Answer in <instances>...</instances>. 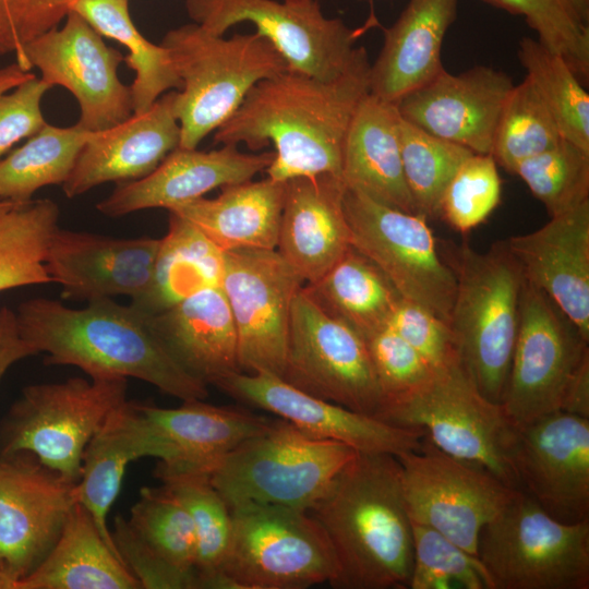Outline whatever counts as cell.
I'll return each instance as SVG.
<instances>
[{"instance_id":"28","label":"cell","mask_w":589,"mask_h":589,"mask_svg":"<svg viewBox=\"0 0 589 589\" xmlns=\"http://www.w3.org/2000/svg\"><path fill=\"white\" fill-rule=\"evenodd\" d=\"M459 0H408L383 29V46L370 67V94L397 104L445 69L441 50L457 17Z\"/></svg>"},{"instance_id":"47","label":"cell","mask_w":589,"mask_h":589,"mask_svg":"<svg viewBox=\"0 0 589 589\" xmlns=\"http://www.w3.org/2000/svg\"><path fill=\"white\" fill-rule=\"evenodd\" d=\"M501 200V178L491 154H471L447 184L440 217L465 233L482 224Z\"/></svg>"},{"instance_id":"52","label":"cell","mask_w":589,"mask_h":589,"mask_svg":"<svg viewBox=\"0 0 589 589\" xmlns=\"http://www.w3.org/2000/svg\"><path fill=\"white\" fill-rule=\"evenodd\" d=\"M49 88V84L33 75L0 95V159L15 143L32 137L47 124L40 104Z\"/></svg>"},{"instance_id":"18","label":"cell","mask_w":589,"mask_h":589,"mask_svg":"<svg viewBox=\"0 0 589 589\" xmlns=\"http://www.w3.org/2000/svg\"><path fill=\"white\" fill-rule=\"evenodd\" d=\"M509 461L518 490L550 516L589 520V418L556 411L517 426Z\"/></svg>"},{"instance_id":"21","label":"cell","mask_w":589,"mask_h":589,"mask_svg":"<svg viewBox=\"0 0 589 589\" xmlns=\"http://www.w3.org/2000/svg\"><path fill=\"white\" fill-rule=\"evenodd\" d=\"M508 74L476 65L453 74L444 70L404 96L399 116L442 140L474 154H491L496 127L514 87Z\"/></svg>"},{"instance_id":"12","label":"cell","mask_w":589,"mask_h":589,"mask_svg":"<svg viewBox=\"0 0 589 589\" xmlns=\"http://www.w3.org/2000/svg\"><path fill=\"white\" fill-rule=\"evenodd\" d=\"M589 365V339L541 289L524 281L519 326L501 405L516 425L562 411L567 390Z\"/></svg>"},{"instance_id":"30","label":"cell","mask_w":589,"mask_h":589,"mask_svg":"<svg viewBox=\"0 0 589 589\" xmlns=\"http://www.w3.org/2000/svg\"><path fill=\"white\" fill-rule=\"evenodd\" d=\"M193 399L177 408L140 402V407L175 453L171 464L182 471L208 473L230 452L265 431L275 419L238 407L214 406Z\"/></svg>"},{"instance_id":"26","label":"cell","mask_w":589,"mask_h":589,"mask_svg":"<svg viewBox=\"0 0 589 589\" xmlns=\"http://www.w3.org/2000/svg\"><path fill=\"white\" fill-rule=\"evenodd\" d=\"M346 185L332 175L285 181L277 251L304 284L320 279L351 247Z\"/></svg>"},{"instance_id":"44","label":"cell","mask_w":589,"mask_h":589,"mask_svg":"<svg viewBox=\"0 0 589 589\" xmlns=\"http://www.w3.org/2000/svg\"><path fill=\"white\" fill-rule=\"evenodd\" d=\"M128 520L164 561L182 572L195 573L194 526L183 504L167 488L143 486Z\"/></svg>"},{"instance_id":"15","label":"cell","mask_w":589,"mask_h":589,"mask_svg":"<svg viewBox=\"0 0 589 589\" xmlns=\"http://www.w3.org/2000/svg\"><path fill=\"white\" fill-rule=\"evenodd\" d=\"M281 378L316 397L376 418L384 404L365 339L324 312L304 287L293 302Z\"/></svg>"},{"instance_id":"51","label":"cell","mask_w":589,"mask_h":589,"mask_svg":"<svg viewBox=\"0 0 589 589\" xmlns=\"http://www.w3.org/2000/svg\"><path fill=\"white\" fill-rule=\"evenodd\" d=\"M111 536L120 558L141 588L195 589V573L182 572L164 561L139 537L124 517H115Z\"/></svg>"},{"instance_id":"46","label":"cell","mask_w":589,"mask_h":589,"mask_svg":"<svg viewBox=\"0 0 589 589\" xmlns=\"http://www.w3.org/2000/svg\"><path fill=\"white\" fill-rule=\"evenodd\" d=\"M413 567L410 589H444L458 584L466 589H490L480 560L441 532L411 521Z\"/></svg>"},{"instance_id":"37","label":"cell","mask_w":589,"mask_h":589,"mask_svg":"<svg viewBox=\"0 0 589 589\" xmlns=\"http://www.w3.org/2000/svg\"><path fill=\"white\" fill-rule=\"evenodd\" d=\"M60 211L48 199L0 200V292L52 283L45 261Z\"/></svg>"},{"instance_id":"23","label":"cell","mask_w":589,"mask_h":589,"mask_svg":"<svg viewBox=\"0 0 589 589\" xmlns=\"http://www.w3.org/2000/svg\"><path fill=\"white\" fill-rule=\"evenodd\" d=\"M274 156V152L242 153L236 145L211 152L178 146L147 176L119 182L96 207L109 217L147 208L170 209L216 188L253 179L266 171Z\"/></svg>"},{"instance_id":"36","label":"cell","mask_w":589,"mask_h":589,"mask_svg":"<svg viewBox=\"0 0 589 589\" xmlns=\"http://www.w3.org/2000/svg\"><path fill=\"white\" fill-rule=\"evenodd\" d=\"M71 10L101 36L128 47L129 55L123 60L135 72L130 86L133 113L147 111L163 94L182 88L169 51L148 41L133 24L129 0H76Z\"/></svg>"},{"instance_id":"1","label":"cell","mask_w":589,"mask_h":589,"mask_svg":"<svg viewBox=\"0 0 589 589\" xmlns=\"http://www.w3.org/2000/svg\"><path fill=\"white\" fill-rule=\"evenodd\" d=\"M370 67L366 58L334 81L291 70L261 80L215 130L214 142L243 143L251 151L273 145L275 156L266 169L273 180L341 178L348 131L370 92Z\"/></svg>"},{"instance_id":"17","label":"cell","mask_w":589,"mask_h":589,"mask_svg":"<svg viewBox=\"0 0 589 589\" xmlns=\"http://www.w3.org/2000/svg\"><path fill=\"white\" fill-rule=\"evenodd\" d=\"M27 71L36 67L41 80L67 88L80 105L77 125L88 132L110 129L133 115L131 87L118 77L123 56L108 47L77 12L64 25L35 37L23 48Z\"/></svg>"},{"instance_id":"8","label":"cell","mask_w":589,"mask_h":589,"mask_svg":"<svg viewBox=\"0 0 589 589\" xmlns=\"http://www.w3.org/2000/svg\"><path fill=\"white\" fill-rule=\"evenodd\" d=\"M378 419L419 428L442 452L483 467L518 490L509 461L517 426L484 397L459 360L438 369L414 392L386 404Z\"/></svg>"},{"instance_id":"4","label":"cell","mask_w":589,"mask_h":589,"mask_svg":"<svg viewBox=\"0 0 589 589\" xmlns=\"http://www.w3.org/2000/svg\"><path fill=\"white\" fill-rule=\"evenodd\" d=\"M160 45L182 81L173 101L181 148H196L257 82L288 70L284 57L257 32L226 38L192 23L170 29Z\"/></svg>"},{"instance_id":"32","label":"cell","mask_w":589,"mask_h":589,"mask_svg":"<svg viewBox=\"0 0 589 589\" xmlns=\"http://www.w3.org/2000/svg\"><path fill=\"white\" fill-rule=\"evenodd\" d=\"M285 197V181L266 178L221 188L215 199L199 197L170 209L194 225L224 252L275 250Z\"/></svg>"},{"instance_id":"9","label":"cell","mask_w":589,"mask_h":589,"mask_svg":"<svg viewBox=\"0 0 589 589\" xmlns=\"http://www.w3.org/2000/svg\"><path fill=\"white\" fill-rule=\"evenodd\" d=\"M127 386L122 377L26 386L0 426V455L31 454L63 480L77 483L86 445L127 400Z\"/></svg>"},{"instance_id":"38","label":"cell","mask_w":589,"mask_h":589,"mask_svg":"<svg viewBox=\"0 0 589 589\" xmlns=\"http://www.w3.org/2000/svg\"><path fill=\"white\" fill-rule=\"evenodd\" d=\"M92 132L77 124H46L28 141L0 159V199L23 203L51 184H62Z\"/></svg>"},{"instance_id":"31","label":"cell","mask_w":589,"mask_h":589,"mask_svg":"<svg viewBox=\"0 0 589 589\" xmlns=\"http://www.w3.org/2000/svg\"><path fill=\"white\" fill-rule=\"evenodd\" d=\"M399 120L395 104L368 93L348 131L341 178L347 188L400 211L418 214L404 176Z\"/></svg>"},{"instance_id":"20","label":"cell","mask_w":589,"mask_h":589,"mask_svg":"<svg viewBox=\"0 0 589 589\" xmlns=\"http://www.w3.org/2000/svg\"><path fill=\"white\" fill-rule=\"evenodd\" d=\"M249 406L284 419L304 434L340 442L363 454H400L421 446L425 432L400 426L309 394L266 373L236 372L216 385Z\"/></svg>"},{"instance_id":"27","label":"cell","mask_w":589,"mask_h":589,"mask_svg":"<svg viewBox=\"0 0 589 589\" xmlns=\"http://www.w3.org/2000/svg\"><path fill=\"white\" fill-rule=\"evenodd\" d=\"M142 457L171 464L175 453L140 407L125 400L105 420L82 456L77 500L106 542L118 553L107 516L119 495L127 467ZM119 554V553H118Z\"/></svg>"},{"instance_id":"14","label":"cell","mask_w":589,"mask_h":589,"mask_svg":"<svg viewBox=\"0 0 589 589\" xmlns=\"http://www.w3.org/2000/svg\"><path fill=\"white\" fill-rule=\"evenodd\" d=\"M409 519L428 526L478 557L481 529L518 490L481 466L453 457L428 437L396 456Z\"/></svg>"},{"instance_id":"55","label":"cell","mask_w":589,"mask_h":589,"mask_svg":"<svg viewBox=\"0 0 589 589\" xmlns=\"http://www.w3.org/2000/svg\"><path fill=\"white\" fill-rule=\"evenodd\" d=\"M0 589H16L15 580L0 566Z\"/></svg>"},{"instance_id":"56","label":"cell","mask_w":589,"mask_h":589,"mask_svg":"<svg viewBox=\"0 0 589 589\" xmlns=\"http://www.w3.org/2000/svg\"><path fill=\"white\" fill-rule=\"evenodd\" d=\"M0 55H1V50H0Z\"/></svg>"},{"instance_id":"48","label":"cell","mask_w":589,"mask_h":589,"mask_svg":"<svg viewBox=\"0 0 589 589\" xmlns=\"http://www.w3.org/2000/svg\"><path fill=\"white\" fill-rule=\"evenodd\" d=\"M365 341L383 394V407L420 388L437 371L388 326L372 334Z\"/></svg>"},{"instance_id":"13","label":"cell","mask_w":589,"mask_h":589,"mask_svg":"<svg viewBox=\"0 0 589 589\" xmlns=\"http://www.w3.org/2000/svg\"><path fill=\"white\" fill-rule=\"evenodd\" d=\"M344 211L351 247L372 261L402 298L448 323L456 275L441 256L428 218L347 187Z\"/></svg>"},{"instance_id":"3","label":"cell","mask_w":589,"mask_h":589,"mask_svg":"<svg viewBox=\"0 0 589 589\" xmlns=\"http://www.w3.org/2000/svg\"><path fill=\"white\" fill-rule=\"evenodd\" d=\"M308 512L335 555L333 588L409 587L412 529L396 456L358 453Z\"/></svg>"},{"instance_id":"24","label":"cell","mask_w":589,"mask_h":589,"mask_svg":"<svg viewBox=\"0 0 589 589\" xmlns=\"http://www.w3.org/2000/svg\"><path fill=\"white\" fill-rule=\"evenodd\" d=\"M505 242L524 277L589 339V200Z\"/></svg>"},{"instance_id":"11","label":"cell","mask_w":589,"mask_h":589,"mask_svg":"<svg viewBox=\"0 0 589 589\" xmlns=\"http://www.w3.org/2000/svg\"><path fill=\"white\" fill-rule=\"evenodd\" d=\"M230 510L231 538L220 572L239 589H305L335 580L333 549L309 512L264 504Z\"/></svg>"},{"instance_id":"22","label":"cell","mask_w":589,"mask_h":589,"mask_svg":"<svg viewBox=\"0 0 589 589\" xmlns=\"http://www.w3.org/2000/svg\"><path fill=\"white\" fill-rule=\"evenodd\" d=\"M160 239L113 238L61 229L50 240L45 266L63 298L96 299L140 296L147 288Z\"/></svg>"},{"instance_id":"40","label":"cell","mask_w":589,"mask_h":589,"mask_svg":"<svg viewBox=\"0 0 589 589\" xmlns=\"http://www.w3.org/2000/svg\"><path fill=\"white\" fill-rule=\"evenodd\" d=\"M154 474L179 498L192 519L196 536L195 573L220 572L231 538V510L209 474L171 470L158 464Z\"/></svg>"},{"instance_id":"25","label":"cell","mask_w":589,"mask_h":589,"mask_svg":"<svg viewBox=\"0 0 589 589\" xmlns=\"http://www.w3.org/2000/svg\"><path fill=\"white\" fill-rule=\"evenodd\" d=\"M175 96L176 91L167 92L147 111L92 132L62 183L64 194L71 199L105 182L131 181L151 173L180 143Z\"/></svg>"},{"instance_id":"7","label":"cell","mask_w":589,"mask_h":589,"mask_svg":"<svg viewBox=\"0 0 589 589\" xmlns=\"http://www.w3.org/2000/svg\"><path fill=\"white\" fill-rule=\"evenodd\" d=\"M478 558L490 589H588L589 520L562 522L518 490L481 529Z\"/></svg>"},{"instance_id":"41","label":"cell","mask_w":589,"mask_h":589,"mask_svg":"<svg viewBox=\"0 0 589 589\" xmlns=\"http://www.w3.org/2000/svg\"><path fill=\"white\" fill-rule=\"evenodd\" d=\"M521 17L536 39L561 57L580 81L589 79V0H481Z\"/></svg>"},{"instance_id":"5","label":"cell","mask_w":589,"mask_h":589,"mask_svg":"<svg viewBox=\"0 0 589 589\" xmlns=\"http://www.w3.org/2000/svg\"><path fill=\"white\" fill-rule=\"evenodd\" d=\"M449 316L460 364L489 400L501 404L519 326L524 274L505 241L485 252L461 244L452 265Z\"/></svg>"},{"instance_id":"49","label":"cell","mask_w":589,"mask_h":589,"mask_svg":"<svg viewBox=\"0 0 589 589\" xmlns=\"http://www.w3.org/2000/svg\"><path fill=\"white\" fill-rule=\"evenodd\" d=\"M76 0H0V49L13 52L27 71L23 48L40 34L57 27Z\"/></svg>"},{"instance_id":"2","label":"cell","mask_w":589,"mask_h":589,"mask_svg":"<svg viewBox=\"0 0 589 589\" xmlns=\"http://www.w3.org/2000/svg\"><path fill=\"white\" fill-rule=\"evenodd\" d=\"M21 336L47 365H73L92 378L134 377L182 401L205 399L207 385L183 370L167 351L148 316L111 298L72 309L34 298L15 311Z\"/></svg>"},{"instance_id":"16","label":"cell","mask_w":589,"mask_h":589,"mask_svg":"<svg viewBox=\"0 0 589 589\" xmlns=\"http://www.w3.org/2000/svg\"><path fill=\"white\" fill-rule=\"evenodd\" d=\"M303 286L276 249L225 252L220 288L237 329L241 372L283 377L291 311Z\"/></svg>"},{"instance_id":"45","label":"cell","mask_w":589,"mask_h":589,"mask_svg":"<svg viewBox=\"0 0 589 589\" xmlns=\"http://www.w3.org/2000/svg\"><path fill=\"white\" fill-rule=\"evenodd\" d=\"M550 217L589 200V152L562 140L515 169Z\"/></svg>"},{"instance_id":"50","label":"cell","mask_w":589,"mask_h":589,"mask_svg":"<svg viewBox=\"0 0 589 589\" xmlns=\"http://www.w3.org/2000/svg\"><path fill=\"white\" fill-rule=\"evenodd\" d=\"M387 326L436 370L459 360L449 324L417 302L401 297Z\"/></svg>"},{"instance_id":"43","label":"cell","mask_w":589,"mask_h":589,"mask_svg":"<svg viewBox=\"0 0 589 589\" xmlns=\"http://www.w3.org/2000/svg\"><path fill=\"white\" fill-rule=\"evenodd\" d=\"M562 140L531 82L525 77L514 85L494 134L491 155L496 164L514 173L521 161L552 148Z\"/></svg>"},{"instance_id":"53","label":"cell","mask_w":589,"mask_h":589,"mask_svg":"<svg viewBox=\"0 0 589 589\" xmlns=\"http://www.w3.org/2000/svg\"><path fill=\"white\" fill-rule=\"evenodd\" d=\"M35 354V349L19 332L15 312L0 306V380L13 363Z\"/></svg>"},{"instance_id":"6","label":"cell","mask_w":589,"mask_h":589,"mask_svg":"<svg viewBox=\"0 0 589 589\" xmlns=\"http://www.w3.org/2000/svg\"><path fill=\"white\" fill-rule=\"evenodd\" d=\"M357 454L349 445L313 438L276 418L226 455L209 480L229 508L264 504L308 512Z\"/></svg>"},{"instance_id":"29","label":"cell","mask_w":589,"mask_h":589,"mask_svg":"<svg viewBox=\"0 0 589 589\" xmlns=\"http://www.w3.org/2000/svg\"><path fill=\"white\" fill-rule=\"evenodd\" d=\"M148 320L175 361L205 385L241 372L237 329L220 287L199 291Z\"/></svg>"},{"instance_id":"34","label":"cell","mask_w":589,"mask_h":589,"mask_svg":"<svg viewBox=\"0 0 589 589\" xmlns=\"http://www.w3.org/2000/svg\"><path fill=\"white\" fill-rule=\"evenodd\" d=\"M225 252L194 225L169 212L151 281L131 305L147 316L160 313L204 289L220 287Z\"/></svg>"},{"instance_id":"42","label":"cell","mask_w":589,"mask_h":589,"mask_svg":"<svg viewBox=\"0 0 589 589\" xmlns=\"http://www.w3.org/2000/svg\"><path fill=\"white\" fill-rule=\"evenodd\" d=\"M404 176L418 214L440 217L443 193L460 165L473 154L458 144L426 133L400 117Z\"/></svg>"},{"instance_id":"10","label":"cell","mask_w":589,"mask_h":589,"mask_svg":"<svg viewBox=\"0 0 589 589\" xmlns=\"http://www.w3.org/2000/svg\"><path fill=\"white\" fill-rule=\"evenodd\" d=\"M190 17L208 32L224 35L249 22L284 57L288 70L334 81L369 58L356 47L359 36L378 25L372 14L359 28L326 17L316 0H187Z\"/></svg>"},{"instance_id":"19","label":"cell","mask_w":589,"mask_h":589,"mask_svg":"<svg viewBox=\"0 0 589 589\" xmlns=\"http://www.w3.org/2000/svg\"><path fill=\"white\" fill-rule=\"evenodd\" d=\"M76 484L31 454L0 455V566L16 585L57 542L79 503Z\"/></svg>"},{"instance_id":"39","label":"cell","mask_w":589,"mask_h":589,"mask_svg":"<svg viewBox=\"0 0 589 589\" xmlns=\"http://www.w3.org/2000/svg\"><path fill=\"white\" fill-rule=\"evenodd\" d=\"M518 58L563 140L589 152V94L577 75L536 38L520 39Z\"/></svg>"},{"instance_id":"33","label":"cell","mask_w":589,"mask_h":589,"mask_svg":"<svg viewBox=\"0 0 589 589\" xmlns=\"http://www.w3.org/2000/svg\"><path fill=\"white\" fill-rule=\"evenodd\" d=\"M16 589H141V585L86 508L76 503L50 552Z\"/></svg>"},{"instance_id":"35","label":"cell","mask_w":589,"mask_h":589,"mask_svg":"<svg viewBox=\"0 0 589 589\" xmlns=\"http://www.w3.org/2000/svg\"><path fill=\"white\" fill-rule=\"evenodd\" d=\"M303 287L324 312L364 339L388 325L401 299L388 277L352 247L320 279Z\"/></svg>"},{"instance_id":"54","label":"cell","mask_w":589,"mask_h":589,"mask_svg":"<svg viewBox=\"0 0 589 589\" xmlns=\"http://www.w3.org/2000/svg\"><path fill=\"white\" fill-rule=\"evenodd\" d=\"M34 74L24 71L16 62L0 69V95L10 92Z\"/></svg>"}]
</instances>
